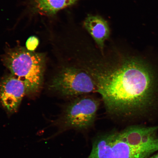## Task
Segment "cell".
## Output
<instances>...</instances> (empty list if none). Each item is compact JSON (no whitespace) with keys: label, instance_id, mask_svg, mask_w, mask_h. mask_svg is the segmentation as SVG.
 Wrapping results in <instances>:
<instances>
[{"label":"cell","instance_id":"obj_1","mask_svg":"<svg viewBox=\"0 0 158 158\" xmlns=\"http://www.w3.org/2000/svg\"><path fill=\"white\" fill-rule=\"evenodd\" d=\"M70 60L90 76L106 113L112 117L134 115L153 102L156 89L153 71L120 47L112 45L101 52L85 42L73 49Z\"/></svg>","mask_w":158,"mask_h":158},{"label":"cell","instance_id":"obj_2","mask_svg":"<svg viewBox=\"0 0 158 158\" xmlns=\"http://www.w3.org/2000/svg\"><path fill=\"white\" fill-rule=\"evenodd\" d=\"M3 63L11 74L24 84L26 94L35 93L41 87L45 56L22 47L9 49L3 56Z\"/></svg>","mask_w":158,"mask_h":158},{"label":"cell","instance_id":"obj_3","mask_svg":"<svg viewBox=\"0 0 158 158\" xmlns=\"http://www.w3.org/2000/svg\"><path fill=\"white\" fill-rule=\"evenodd\" d=\"M82 95L69 99L62 113L49 126L58 128L56 133L43 139L48 141L69 130L82 131L93 126L101 101L91 94Z\"/></svg>","mask_w":158,"mask_h":158},{"label":"cell","instance_id":"obj_4","mask_svg":"<svg viewBox=\"0 0 158 158\" xmlns=\"http://www.w3.org/2000/svg\"><path fill=\"white\" fill-rule=\"evenodd\" d=\"M49 87L68 99L97 92L96 87L90 76L69 62L59 69L53 78Z\"/></svg>","mask_w":158,"mask_h":158},{"label":"cell","instance_id":"obj_5","mask_svg":"<svg viewBox=\"0 0 158 158\" xmlns=\"http://www.w3.org/2000/svg\"><path fill=\"white\" fill-rule=\"evenodd\" d=\"M152 155L130 145L121 131L97 138L87 158H148Z\"/></svg>","mask_w":158,"mask_h":158},{"label":"cell","instance_id":"obj_6","mask_svg":"<svg viewBox=\"0 0 158 158\" xmlns=\"http://www.w3.org/2000/svg\"><path fill=\"white\" fill-rule=\"evenodd\" d=\"M158 126H134L122 131L128 143L142 151L152 154L158 151Z\"/></svg>","mask_w":158,"mask_h":158},{"label":"cell","instance_id":"obj_7","mask_svg":"<svg viewBox=\"0 0 158 158\" xmlns=\"http://www.w3.org/2000/svg\"><path fill=\"white\" fill-rule=\"evenodd\" d=\"M26 94L25 85L12 74L3 78L0 83V102L9 115L17 111L23 97Z\"/></svg>","mask_w":158,"mask_h":158},{"label":"cell","instance_id":"obj_8","mask_svg":"<svg viewBox=\"0 0 158 158\" xmlns=\"http://www.w3.org/2000/svg\"><path fill=\"white\" fill-rule=\"evenodd\" d=\"M84 27L101 52L105 48L106 41L110 35V29L105 20L98 15H90L85 19Z\"/></svg>","mask_w":158,"mask_h":158},{"label":"cell","instance_id":"obj_9","mask_svg":"<svg viewBox=\"0 0 158 158\" xmlns=\"http://www.w3.org/2000/svg\"><path fill=\"white\" fill-rule=\"evenodd\" d=\"M78 0H33V9L41 15H54Z\"/></svg>","mask_w":158,"mask_h":158},{"label":"cell","instance_id":"obj_10","mask_svg":"<svg viewBox=\"0 0 158 158\" xmlns=\"http://www.w3.org/2000/svg\"><path fill=\"white\" fill-rule=\"evenodd\" d=\"M39 44V39L35 36H32L27 40L26 43V46L27 50L33 51L37 48Z\"/></svg>","mask_w":158,"mask_h":158},{"label":"cell","instance_id":"obj_11","mask_svg":"<svg viewBox=\"0 0 158 158\" xmlns=\"http://www.w3.org/2000/svg\"><path fill=\"white\" fill-rule=\"evenodd\" d=\"M148 158H158V153L154 156H150Z\"/></svg>","mask_w":158,"mask_h":158}]
</instances>
